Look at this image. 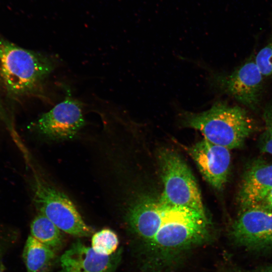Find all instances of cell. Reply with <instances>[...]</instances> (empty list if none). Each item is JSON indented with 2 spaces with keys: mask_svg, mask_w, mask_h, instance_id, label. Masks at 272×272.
Instances as JSON below:
<instances>
[{
  "mask_svg": "<svg viewBox=\"0 0 272 272\" xmlns=\"http://www.w3.org/2000/svg\"><path fill=\"white\" fill-rule=\"evenodd\" d=\"M126 221L139 245L143 272H164L214 237L205 213L159 199L133 204Z\"/></svg>",
  "mask_w": 272,
  "mask_h": 272,
  "instance_id": "6da1fadb",
  "label": "cell"
},
{
  "mask_svg": "<svg viewBox=\"0 0 272 272\" xmlns=\"http://www.w3.org/2000/svg\"><path fill=\"white\" fill-rule=\"evenodd\" d=\"M181 120L185 126L199 130L205 139L230 150L241 147L256 127L245 108L224 102L201 112H183Z\"/></svg>",
  "mask_w": 272,
  "mask_h": 272,
  "instance_id": "7a4b0ae2",
  "label": "cell"
},
{
  "mask_svg": "<svg viewBox=\"0 0 272 272\" xmlns=\"http://www.w3.org/2000/svg\"><path fill=\"white\" fill-rule=\"evenodd\" d=\"M55 67L53 59L0 38V75L15 96L35 92Z\"/></svg>",
  "mask_w": 272,
  "mask_h": 272,
  "instance_id": "3957f363",
  "label": "cell"
},
{
  "mask_svg": "<svg viewBox=\"0 0 272 272\" xmlns=\"http://www.w3.org/2000/svg\"><path fill=\"white\" fill-rule=\"evenodd\" d=\"M163 192L162 203L205 213L195 179L186 164L175 152L163 150L159 156Z\"/></svg>",
  "mask_w": 272,
  "mask_h": 272,
  "instance_id": "277c9868",
  "label": "cell"
},
{
  "mask_svg": "<svg viewBox=\"0 0 272 272\" xmlns=\"http://www.w3.org/2000/svg\"><path fill=\"white\" fill-rule=\"evenodd\" d=\"M34 200L40 213L57 228L71 235L84 237L94 233L76 206L63 192L38 176L35 177Z\"/></svg>",
  "mask_w": 272,
  "mask_h": 272,
  "instance_id": "5b68a950",
  "label": "cell"
},
{
  "mask_svg": "<svg viewBox=\"0 0 272 272\" xmlns=\"http://www.w3.org/2000/svg\"><path fill=\"white\" fill-rule=\"evenodd\" d=\"M230 236L237 245L253 250L272 248V211L260 205L241 210Z\"/></svg>",
  "mask_w": 272,
  "mask_h": 272,
  "instance_id": "8992f818",
  "label": "cell"
},
{
  "mask_svg": "<svg viewBox=\"0 0 272 272\" xmlns=\"http://www.w3.org/2000/svg\"><path fill=\"white\" fill-rule=\"evenodd\" d=\"M263 78L254 59H250L228 75L215 77L214 83L240 104L255 111L261 99Z\"/></svg>",
  "mask_w": 272,
  "mask_h": 272,
  "instance_id": "52a82bcc",
  "label": "cell"
},
{
  "mask_svg": "<svg viewBox=\"0 0 272 272\" xmlns=\"http://www.w3.org/2000/svg\"><path fill=\"white\" fill-rule=\"evenodd\" d=\"M85 123L81 103L70 95L43 113L34 123L39 133L53 140L74 138Z\"/></svg>",
  "mask_w": 272,
  "mask_h": 272,
  "instance_id": "ba28073f",
  "label": "cell"
},
{
  "mask_svg": "<svg viewBox=\"0 0 272 272\" xmlns=\"http://www.w3.org/2000/svg\"><path fill=\"white\" fill-rule=\"evenodd\" d=\"M122 252L118 249L110 255H101L77 240L61 255L57 272H116Z\"/></svg>",
  "mask_w": 272,
  "mask_h": 272,
  "instance_id": "9c48e42d",
  "label": "cell"
},
{
  "mask_svg": "<svg viewBox=\"0 0 272 272\" xmlns=\"http://www.w3.org/2000/svg\"><path fill=\"white\" fill-rule=\"evenodd\" d=\"M189 153L207 181L216 189L223 187L230 170V150L203 139L190 148Z\"/></svg>",
  "mask_w": 272,
  "mask_h": 272,
  "instance_id": "30bf717a",
  "label": "cell"
},
{
  "mask_svg": "<svg viewBox=\"0 0 272 272\" xmlns=\"http://www.w3.org/2000/svg\"><path fill=\"white\" fill-rule=\"evenodd\" d=\"M272 188V163L257 160L246 168L237 200L241 210L261 205Z\"/></svg>",
  "mask_w": 272,
  "mask_h": 272,
  "instance_id": "8fae6325",
  "label": "cell"
},
{
  "mask_svg": "<svg viewBox=\"0 0 272 272\" xmlns=\"http://www.w3.org/2000/svg\"><path fill=\"white\" fill-rule=\"evenodd\" d=\"M56 256L51 249L30 235L23 253L27 272H43L49 268Z\"/></svg>",
  "mask_w": 272,
  "mask_h": 272,
  "instance_id": "7c38bea8",
  "label": "cell"
},
{
  "mask_svg": "<svg viewBox=\"0 0 272 272\" xmlns=\"http://www.w3.org/2000/svg\"><path fill=\"white\" fill-rule=\"evenodd\" d=\"M31 236L44 244L55 253L59 251L63 244L61 231L48 218L39 213L30 226Z\"/></svg>",
  "mask_w": 272,
  "mask_h": 272,
  "instance_id": "4fadbf2b",
  "label": "cell"
},
{
  "mask_svg": "<svg viewBox=\"0 0 272 272\" xmlns=\"http://www.w3.org/2000/svg\"><path fill=\"white\" fill-rule=\"evenodd\" d=\"M119 240L116 234L110 229H103L95 233L92 237L91 247L97 253L110 255L118 248Z\"/></svg>",
  "mask_w": 272,
  "mask_h": 272,
  "instance_id": "5bb4252c",
  "label": "cell"
},
{
  "mask_svg": "<svg viewBox=\"0 0 272 272\" xmlns=\"http://www.w3.org/2000/svg\"><path fill=\"white\" fill-rule=\"evenodd\" d=\"M269 19L272 26V11ZM254 61L263 77H272V34L270 41L258 52Z\"/></svg>",
  "mask_w": 272,
  "mask_h": 272,
  "instance_id": "9a60e30c",
  "label": "cell"
},
{
  "mask_svg": "<svg viewBox=\"0 0 272 272\" xmlns=\"http://www.w3.org/2000/svg\"><path fill=\"white\" fill-rule=\"evenodd\" d=\"M263 119L264 129L260 136L259 147L263 153L272 155V105L264 109Z\"/></svg>",
  "mask_w": 272,
  "mask_h": 272,
  "instance_id": "2e32d148",
  "label": "cell"
},
{
  "mask_svg": "<svg viewBox=\"0 0 272 272\" xmlns=\"http://www.w3.org/2000/svg\"><path fill=\"white\" fill-rule=\"evenodd\" d=\"M0 118L6 123L10 128L12 127L11 123L10 122V119L8 116L6 110H5L0 100Z\"/></svg>",
  "mask_w": 272,
  "mask_h": 272,
  "instance_id": "e0dca14e",
  "label": "cell"
},
{
  "mask_svg": "<svg viewBox=\"0 0 272 272\" xmlns=\"http://www.w3.org/2000/svg\"><path fill=\"white\" fill-rule=\"evenodd\" d=\"M261 205L272 211V188Z\"/></svg>",
  "mask_w": 272,
  "mask_h": 272,
  "instance_id": "ac0fdd59",
  "label": "cell"
},
{
  "mask_svg": "<svg viewBox=\"0 0 272 272\" xmlns=\"http://www.w3.org/2000/svg\"><path fill=\"white\" fill-rule=\"evenodd\" d=\"M233 272H272V265L254 270H235Z\"/></svg>",
  "mask_w": 272,
  "mask_h": 272,
  "instance_id": "d6986e66",
  "label": "cell"
},
{
  "mask_svg": "<svg viewBox=\"0 0 272 272\" xmlns=\"http://www.w3.org/2000/svg\"><path fill=\"white\" fill-rule=\"evenodd\" d=\"M49 268L45 270L44 271H43V272H49Z\"/></svg>",
  "mask_w": 272,
  "mask_h": 272,
  "instance_id": "ffe728a7",
  "label": "cell"
},
{
  "mask_svg": "<svg viewBox=\"0 0 272 272\" xmlns=\"http://www.w3.org/2000/svg\"><path fill=\"white\" fill-rule=\"evenodd\" d=\"M0 272H1V271H0Z\"/></svg>",
  "mask_w": 272,
  "mask_h": 272,
  "instance_id": "44dd1931",
  "label": "cell"
}]
</instances>
